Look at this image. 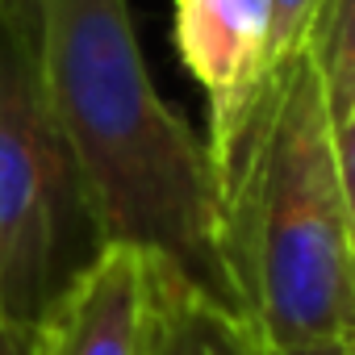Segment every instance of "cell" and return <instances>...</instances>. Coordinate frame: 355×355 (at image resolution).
Listing matches in <instances>:
<instances>
[{"label":"cell","instance_id":"11","mask_svg":"<svg viewBox=\"0 0 355 355\" xmlns=\"http://www.w3.org/2000/svg\"><path fill=\"white\" fill-rule=\"evenodd\" d=\"M0 355H34V330L0 326Z\"/></svg>","mask_w":355,"mask_h":355},{"label":"cell","instance_id":"2","mask_svg":"<svg viewBox=\"0 0 355 355\" xmlns=\"http://www.w3.org/2000/svg\"><path fill=\"white\" fill-rule=\"evenodd\" d=\"M209 159L230 293L259 338L288 351L355 330V243L334 113L309 46L268 80Z\"/></svg>","mask_w":355,"mask_h":355},{"label":"cell","instance_id":"8","mask_svg":"<svg viewBox=\"0 0 355 355\" xmlns=\"http://www.w3.org/2000/svg\"><path fill=\"white\" fill-rule=\"evenodd\" d=\"M322 5L326 0H272V67L276 71L309 46Z\"/></svg>","mask_w":355,"mask_h":355},{"label":"cell","instance_id":"6","mask_svg":"<svg viewBox=\"0 0 355 355\" xmlns=\"http://www.w3.org/2000/svg\"><path fill=\"white\" fill-rule=\"evenodd\" d=\"M146 355H276L259 330L230 305L180 284Z\"/></svg>","mask_w":355,"mask_h":355},{"label":"cell","instance_id":"5","mask_svg":"<svg viewBox=\"0 0 355 355\" xmlns=\"http://www.w3.org/2000/svg\"><path fill=\"white\" fill-rule=\"evenodd\" d=\"M175 51L209 96V146H222L276 76L272 0H175Z\"/></svg>","mask_w":355,"mask_h":355},{"label":"cell","instance_id":"4","mask_svg":"<svg viewBox=\"0 0 355 355\" xmlns=\"http://www.w3.org/2000/svg\"><path fill=\"white\" fill-rule=\"evenodd\" d=\"M180 284L163 255L101 243L34 322V355H146Z\"/></svg>","mask_w":355,"mask_h":355},{"label":"cell","instance_id":"1","mask_svg":"<svg viewBox=\"0 0 355 355\" xmlns=\"http://www.w3.org/2000/svg\"><path fill=\"white\" fill-rule=\"evenodd\" d=\"M30 13L46 109L96 243L146 247L239 313L209 142L155 92L130 0H30Z\"/></svg>","mask_w":355,"mask_h":355},{"label":"cell","instance_id":"3","mask_svg":"<svg viewBox=\"0 0 355 355\" xmlns=\"http://www.w3.org/2000/svg\"><path fill=\"white\" fill-rule=\"evenodd\" d=\"M80 230L92 234V222L71 150L46 109L34 17H0V326L34 330L80 268L67 255Z\"/></svg>","mask_w":355,"mask_h":355},{"label":"cell","instance_id":"9","mask_svg":"<svg viewBox=\"0 0 355 355\" xmlns=\"http://www.w3.org/2000/svg\"><path fill=\"white\" fill-rule=\"evenodd\" d=\"M334 150H338V180H343V201H347V222L355 243V109L343 121H334Z\"/></svg>","mask_w":355,"mask_h":355},{"label":"cell","instance_id":"10","mask_svg":"<svg viewBox=\"0 0 355 355\" xmlns=\"http://www.w3.org/2000/svg\"><path fill=\"white\" fill-rule=\"evenodd\" d=\"M276 355H355V330L313 338V343H301V347H288V351H276Z\"/></svg>","mask_w":355,"mask_h":355},{"label":"cell","instance_id":"12","mask_svg":"<svg viewBox=\"0 0 355 355\" xmlns=\"http://www.w3.org/2000/svg\"><path fill=\"white\" fill-rule=\"evenodd\" d=\"M0 17H34L30 0H0Z\"/></svg>","mask_w":355,"mask_h":355},{"label":"cell","instance_id":"7","mask_svg":"<svg viewBox=\"0 0 355 355\" xmlns=\"http://www.w3.org/2000/svg\"><path fill=\"white\" fill-rule=\"evenodd\" d=\"M309 51L326 80V101L334 121L355 109V0H326L313 26Z\"/></svg>","mask_w":355,"mask_h":355}]
</instances>
